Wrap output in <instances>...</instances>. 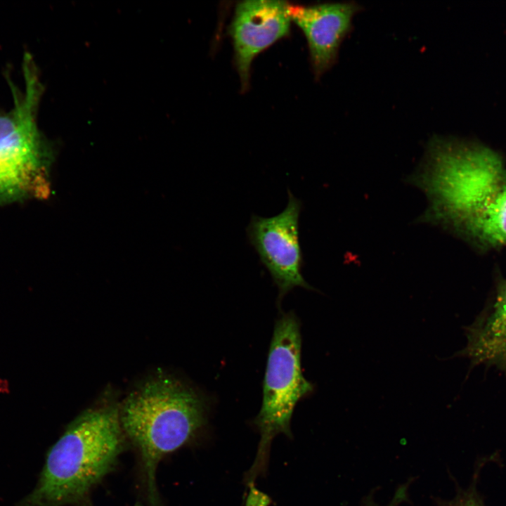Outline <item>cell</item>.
I'll use <instances>...</instances> for the list:
<instances>
[{"instance_id": "1", "label": "cell", "mask_w": 506, "mask_h": 506, "mask_svg": "<svg viewBox=\"0 0 506 506\" xmlns=\"http://www.w3.org/2000/svg\"><path fill=\"white\" fill-rule=\"evenodd\" d=\"M410 180L429 201L422 221L483 249L506 245V164L498 153L477 142L436 138Z\"/></svg>"}, {"instance_id": "2", "label": "cell", "mask_w": 506, "mask_h": 506, "mask_svg": "<svg viewBox=\"0 0 506 506\" xmlns=\"http://www.w3.org/2000/svg\"><path fill=\"white\" fill-rule=\"evenodd\" d=\"M126 439L117 408L84 411L49 449L34 488L17 506H89L91 491L115 467Z\"/></svg>"}, {"instance_id": "3", "label": "cell", "mask_w": 506, "mask_h": 506, "mask_svg": "<svg viewBox=\"0 0 506 506\" xmlns=\"http://www.w3.org/2000/svg\"><path fill=\"white\" fill-rule=\"evenodd\" d=\"M205 399L179 380L161 376L125 399L119 420L139 453L150 506H158L156 471L160 460L193 439L207 422Z\"/></svg>"}, {"instance_id": "4", "label": "cell", "mask_w": 506, "mask_h": 506, "mask_svg": "<svg viewBox=\"0 0 506 506\" xmlns=\"http://www.w3.org/2000/svg\"><path fill=\"white\" fill-rule=\"evenodd\" d=\"M23 92L13 89L14 106L0 114V182L30 200L51 192V153L37 126L40 85L33 63L23 65Z\"/></svg>"}, {"instance_id": "5", "label": "cell", "mask_w": 506, "mask_h": 506, "mask_svg": "<svg viewBox=\"0 0 506 506\" xmlns=\"http://www.w3.org/2000/svg\"><path fill=\"white\" fill-rule=\"evenodd\" d=\"M299 323L290 312L275 322L264 381L263 401L254 424L261 441L254 469L264 462L271 440L278 434L291 437L290 421L298 401L313 391L302 374Z\"/></svg>"}, {"instance_id": "6", "label": "cell", "mask_w": 506, "mask_h": 506, "mask_svg": "<svg viewBox=\"0 0 506 506\" xmlns=\"http://www.w3.org/2000/svg\"><path fill=\"white\" fill-rule=\"evenodd\" d=\"M285 209L271 217L252 214L247 227L249 243L278 289V300L295 287L313 290L302 275L299 241L302 202L288 189Z\"/></svg>"}, {"instance_id": "7", "label": "cell", "mask_w": 506, "mask_h": 506, "mask_svg": "<svg viewBox=\"0 0 506 506\" xmlns=\"http://www.w3.org/2000/svg\"><path fill=\"white\" fill-rule=\"evenodd\" d=\"M290 22L289 4L285 1L251 0L237 4L229 33L242 90L248 86L254 58L286 36Z\"/></svg>"}, {"instance_id": "8", "label": "cell", "mask_w": 506, "mask_h": 506, "mask_svg": "<svg viewBox=\"0 0 506 506\" xmlns=\"http://www.w3.org/2000/svg\"><path fill=\"white\" fill-rule=\"evenodd\" d=\"M361 7L354 1L310 6L289 4V14L304 34L313 72L322 75L337 60L341 43L351 29Z\"/></svg>"}, {"instance_id": "9", "label": "cell", "mask_w": 506, "mask_h": 506, "mask_svg": "<svg viewBox=\"0 0 506 506\" xmlns=\"http://www.w3.org/2000/svg\"><path fill=\"white\" fill-rule=\"evenodd\" d=\"M467 342L458 355L472 365L484 364L506 372V280H500L492 299L466 327Z\"/></svg>"}, {"instance_id": "10", "label": "cell", "mask_w": 506, "mask_h": 506, "mask_svg": "<svg viewBox=\"0 0 506 506\" xmlns=\"http://www.w3.org/2000/svg\"><path fill=\"white\" fill-rule=\"evenodd\" d=\"M439 506H484L482 502L473 492L458 495L450 502H441Z\"/></svg>"}, {"instance_id": "11", "label": "cell", "mask_w": 506, "mask_h": 506, "mask_svg": "<svg viewBox=\"0 0 506 506\" xmlns=\"http://www.w3.org/2000/svg\"><path fill=\"white\" fill-rule=\"evenodd\" d=\"M409 482L398 487L394 493L391 502L386 506H398L401 502L407 500L408 488ZM362 506H379L374 501L372 495H368L363 501Z\"/></svg>"}]
</instances>
